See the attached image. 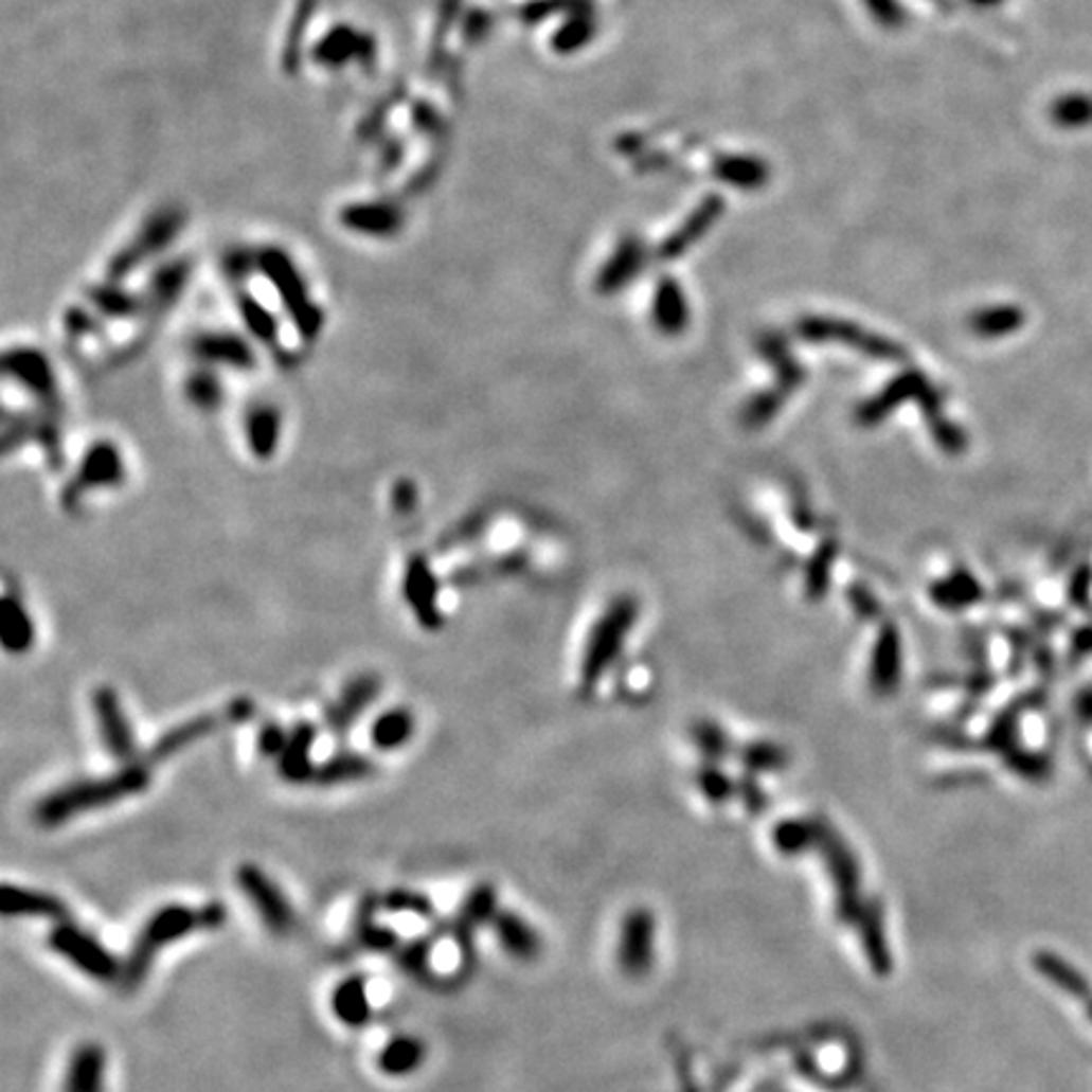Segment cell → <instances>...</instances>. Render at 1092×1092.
<instances>
[{
  "label": "cell",
  "instance_id": "6da1fadb",
  "mask_svg": "<svg viewBox=\"0 0 1092 1092\" xmlns=\"http://www.w3.org/2000/svg\"><path fill=\"white\" fill-rule=\"evenodd\" d=\"M226 920L228 908L223 903H218V900H211V903L200 908L165 906L160 908V911H155L147 918V924L142 926L132 951H129L127 961L122 964L120 989L124 993H132L145 984L160 948L190 936V933L198 931V928H202V931H215V928L223 926Z\"/></svg>",
  "mask_w": 1092,
  "mask_h": 1092
},
{
  "label": "cell",
  "instance_id": "7a4b0ae2",
  "mask_svg": "<svg viewBox=\"0 0 1092 1092\" xmlns=\"http://www.w3.org/2000/svg\"><path fill=\"white\" fill-rule=\"evenodd\" d=\"M149 787V769L142 764L127 767L100 780H82L51 791L36 807V822L43 827H58L78 814L94 812L129 796L142 794Z\"/></svg>",
  "mask_w": 1092,
  "mask_h": 1092
},
{
  "label": "cell",
  "instance_id": "3957f363",
  "mask_svg": "<svg viewBox=\"0 0 1092 1092\" xmlns=\"http://www.w3.org/2000/svg\"><path fill=\"white\" fill-rule=\"evenodd\" d=\"M258 268L271 281L273 289L279 291L281 302H284L286 311L291 314L299 335L304 339L317 337L319 329H322L324 314L309 299L302 273L293 266V261L284 251H279V248H264L258 253Z\"/></svg>",
  "mask_w": 1092,
  "mask_h": 1092
},
{
  "label": "cell",
  "instance_id": "277c9868",
  "mask_svg": "<svg viewBox=\"0 0 1092 1092\" xmlns=\"http://www.w3.org/2000/svg\"><path fill=\"white\" fill-rule=\"evenodd\" d=\"M182 228H185V213H182L180 208L167 205L155 211L145 223H142L140 231L135 233V238L124 248H120L112 256V261H109L107 279L120 284V281H124L129 273L145 264L147 258L165 251V248L178 238Z\"/></svg>",
  "mask_w": 1092,
  "mask_h": 1092
},
{
  "label": "cell",
  "instance_id": "5b68a950",
  "mask_svg": "<svg viewBox=\"0 0 1092 1092\" xmlns=\"http://www.w3.org/2000/svg\"><path fill=\"white\" fill-rule=\"evenodd\" d=\"M49 944L58 956H64L69 964H74L78 971L87 973L94 981H120L122 964L117 961L109 948L100 944L91 933L82 931L74 924L58 920L54 931L49 933Z\"/></svg>",
  "mask_w": 1092,
  "mask_h": 1092
},
{
  "label": "cell",
  "instance_id": "8992f818",
  "mask_svg": "<svg viewBox=\"0 0 1092 1092\" xmlns=\"http://www.w3.org/2000/svg\"><path fill=\"white\" fill-rule=\"evenodd\" d=\"M235 882H238L240 893L246 895L248 903L253 906V911L258 913V918L264 920L273 936H291L293 928H297V911H293L291 900L286 898L284 891L268 878L264 870L251 865V862H244L235 870Z\"/></svg>",
  "mask_w": 1092,
  "mask_h": 1092
},
{
  "label": "cell",
  "instance_id": "52a82bcc",
  "mask_svg": "<svg viewBox=\"0 0 1092 1092\" xmlns=\"http://www.w3.org/2000/svg\"><path fill=\"white\" fill-rule=\"evenodd\" d=\"M377 58V43L370 34H362L355 25L337 23L314 43L311 61L322 69H342L346 64L357 61L359 67L372 69Z\"/></svg>",
  "mask_w": 1092,
  "mask_h": 1092
},
{
  "label": "cell",
  "instance_id": "ba28073f",
  "mask_svg": "<svg viewBox=\"0 0 1092 1092\" xmlns=\"http://www.w3.org/2000/svg\"><path fill=\"white\" fill-rule=\"evenodd\" d=\"M339 226L370 238H392L402 231L405 211L397 200H357L339 211Z\"/></svg>",
  "mask_w": 1092,
  "mask_h": 1092
},
{
  "label": "cell",
  "instance_id": "9c48e42d",
  "mask_svg": "<svg viewBox=\"0 0 1092 1092\" xmlns=\"http://www.w3.org/2000/svg\"><path fill=\"white\" fill-rule=\"evenodd\" d=\"M94 716L100 723V736L109 754L120 762H129L137 754V741L132 734V723L124 714L120 698L112 688H96L94 693Z\"/></svg>",
  "mask_w": 1092,
  "mask_h": 1092
},
{
  "label": "cell",
  "instance_id": "30bf717a",
  "mask_svg": "<svg viewBox=\"0 0 1092 1092\" xmlns=\"http://www.w3.org/2000/svg\"><path fill=\"white\" fill-rule=\"evenodd\" d=\"M496 918V891L494 885H479L473 888V891L468 893L466 903H463L461 911H458V915L453 920H450L448 931L450 936H453L458 941V948H461V956H463V966L470 971V966H473V951H476V944H473V936H476V928L488 924V920Z\"/></svg>",
  "mask_w": 1092,
  "mask_h": 1092
},
{
  "label": "cell",
  "instance_id": "8fae6325",
  "mask_svg": "<svg viewBox=\"0 0 1092 1092\" xmlns=\"http://www.w3.org/2000/svg\"><path fill=\"white\" fill-rule=\"evenodd\" d=\"M5 375L16 379L18 384H23L31 395H36L38 400L56 405V377L54 370H51L49 359H46L41 352L29 350V346H16V350H8L5 355Z\"/></svg>",
  "mask_w": 1092,
  "mask_h": 1092
},
{
  "label": "cell",
  "instance_id": "7c38bea8",
  "mask_svg": "<svg viewBox=\"0 0 1092 1092\" xmlns=\"http://www.w3.org/2000/svg\"><path fill=\"white\" fill-rule=\"evenodd\" d=\"M124 481V461L122 453L117 450L114 443H94L84 455L82 466H78L76 481L71 483V490L78 496H84L87 490L96 488H112L117 483Z\"/></svg>",
  "mask_w": 1092,
  "mask_h": 1092
},
{
  "label": "cell",
  "instance_id": "4fadbf2b",
  "mask_svg": "<svg viewBox=\"0 0 1092 1092\" xmlns=\"http://www.w3.org/2000/svg\"><path fill=\"white\" fill-rule=\"evenodd\" d=\"M193 350L202 364H215V368L253 370V364H256V355H253L251 344L244 337L231 335V332L200 335L195 339Z\"/></svg>",
  "mask_w": 1092,
  "mask_h": 1092
},
{
  "label": "cell",
  "instance_id": "5bb4252c",
  "mask_svg": "<svg viewBox=\"0 0 1092 1092\" xmlns=\"http://www.w3.org/2000/svg\"><path fill=\"white\" fill-rule=\"evenodd\" d=\"M405 599L413 607L417 620L430 630H435L441 625V614H437V579L430 572L428 561L415 557L410 559L408 572H405Z\"/></svg>",
  "mask_w": 1092,
  "mask_h": 1092
},
{
  "label": "cell",
  "instance_id": "9a60e30c",
  "mask_svg": "<svg viewBox=\"0 0 1092 1092\" xmlns=\"http://www.w3.org/2000/svg\"><path fill=\"white\" fill-rule=\"evenodd\" d=\"M107 1052L96 1042H84L71 1052L64 1092H104Z\"/></svg>",
  "mask_w": 1092,
  "mask_h": 1092
},
{
  "label": "cell",
  "instance_id": "2e32d148",
  "mask_svg": "<svg viewBox=\"0 0 1092 1092\" xmlns=\"http://www.w3.org/2000/svg\"><path fill=\"white\" fill-rule=\"evenodd\" d=\"M0 911L5 915H21V918H43V920H67L69 908L61 898L51 893H38L31 888L3 885L0 895Z\"/></svg>",
  "mask_w": 1092,
  "mask_h": 1092
},
{
  "label": "cell",
  "instance_id": "e0dca14e",
  "mask_svg": "<svg viewBox=\"0 0 1092 1092\" xmlns=\"http://www.w3.org/2000/svg\"><path fill=\"white\" fill-rule=\"evenodd\" d=\"M314 736H317V731L311 723H297L289 731V738L279 754V774L286 782L302 784L314 780V769H317L311 764Z\"/></svg>",
  "mask_w": 1092,
  "mask_h": 1092
},
{
  "label": "cell",
  "instance_id": "ac0fdd59",
  "mask_svg": "<svg viewBox=\"0 0 1092 1092\" xmlns=\"http://www.w3.org/2000/svg\"><path fill=\"white\" fill-rule=\"evenodd\" d=\"M377 693H379L377 678L359 676L357 680H352V683L344 688L342 696H339V701L332 705L329 714H326V723H329V729L337 731V734H342V731L350 729V726L357 721V716L362 714V711L368 709L372 701H375Z\"/></svg>",
  "mask_w": 1092,
  "mask_h": 1092
},
{
  "label": "cell",
  "instance_id": "d6986e66",
  "mask_svg": "<svg viewBox=\"0 0 1092 1092\" xmlns=\"http://www.w3.org/2000/svg\"><path fill=\"white\" fill-rule=\"evenodd\" d=\"M226 721L223 714H208V716H195L190 721L175 726L173 731H167L165 736L157 738V744L149 749V762H165V758L175 756L190 744L200 741V738L211 736L220 723Z\"/></svg>",
  "mask_w": 1092,
  "mask_h": 1092
},
{
  "label": "cell",
  "instance_id": "ffe728a7",
  "mask_svg": "<svg viewBox=\"0 0 1092 1092\" xmlns=\"http://www.w3.org/2000/svg\"><path fill=\"white\" fill-rule=\"evenodd\" d=\"M494 931L499 944L506 948V953H512L514 959L519 961H532L539 956L541 941L536 936V931L526 924L524 918H519L516 913L501 911L496 913L494 918Z\"/></svg>",
  "mask_w": 1092,
  "mask_h": 1092
},
{
  "label": "cell",
  "instance_id": "44dd1931",
  "mask_svg": "<svg viewBox=\"0 0 1092 1092\" xmlns=\"http://www.w3.org/2000/svg\"><path fill=\"white\" fill-rule=\"evenodd\" d=\"M332 1009L335 1017L346 1026H364L372 1019V1004L368 997V984L362 977H346L339 981L332 993Z\"/></svg>",
  "mask_w": 1092,
  "mask_h": 1092
},
{
  "label": "cell",
  "instance_id": "7402d4cb",
  "mask_svg": "<svg viewBox=\"0 0 1092 1092\" xmlns=\"http://www.w3.org/2000/svg\"><path fill=\"white\" fill-rule=\"evenodd\" d=\"M377 898H368L362 906H359L357 924H355V938L357 946L364 948V951L372 953H397L400 948V938L392 928L377 924L375 918Z\"/></svg>",
  "mask_w": 1092,
  "mask_h": 1092
},
{
  "label": "cell",
  "instance_id": "603a6c76",
  "mask_svg": "<svg viewBox=\"0 0 1092 1092\" xmlns=\"http://www.w3.org/2000/svg\"><path fill=\"white\" fill-rule=\"evenodd\" d=\"M317 3L319 0H297V5H293L289 31H286L284 49H281V69H284L286 74H297L299 67H302L304 36L311 25Z\"/></svg>",
  "mask_w": 1092,
  "mask_h": 1092
},
{
  "label": "cell",
  "instance_id": "cb8c5ba5",
  "mask_svg": "<svg viewBox=\"0 0 1092 1092\" xmlns=\"http://www.w3.org/2000/svg\"><path fill=\"white\" fill-rule=\"evenodd\" d=\"M246 435L256 458H271L279 446L281 415L271 405H258L246 417Z\"/></svg>",
  "mask_w": 1092,
  "mask_h": 1092
},
{
  "label": "cell",
  "instance_id": "d4e9b609",
  "mask_svg": "<svg viewBox=\"0 0 1092 1092\" xmlns=\"http://www.w3.org/2000/svg\"><path fill=\"white\" fill-rule=\"evenodd\" d=\"M425 1059V1048L415 1037H395L379 1050L377 1068L390 1077H405L415 1072Z\"/></svg>",
  "mask_w": 1092,
  "mask_h": 1092
},
{
  "label": "cell",
  "instance_id": "484cf974",
  "mask_svg": "<svg viewBox=\"0 0 1092 1092\" xmlns=\"http://www.w3.org/2000/svg\"><path fill=\"white\" fill-rule=\"evenodd\" d=\"M372 774H375V764H372L368 756L342 751V754H335L329 762H324L322 767L314 769L311 782L324 784V787H335V784L368 780Z\"/></svg>",
  "mask_w": 1092,
  "mask_h": 1092
},
{
  "label": "cell",
  "instance_id": "4316f807",
  "mask_svg": "<svg viewBox=\"0 0 1092 1092\" xmlns=\"http://www.w3.org/2000/svg\"><path fill=\"white\" fill-rule=\"evenodd\" d=\"M190 276V264L185 258L182 261H169V264L160 266L147 281V304H153L155 309H165L180 297V291L185 289Z\"/></svg>",
  "mask_w": 1092,
  "mask_h": 1092
},
{
  "label": "cell",
  "instance_id": "83f0119b",
  "mask_svg": "<svg viewBox=\"0 0 1092 1092\" xmlns=\"http://www.w3.org/2000/svg\"><path fill=\"white\" fill-rule=\"evenodd\" d=\"M0 625H3L0 635H3V645L8 652H25L34 645V623H31L25 607L11 594L3 599Z\"/></svg>",
  "mask_w": 1092,
  "mask_h": 1092
},
{
  "label": "cell",
  "instance_id": "f1b7e54d",
  "mask_svg": "<svg viewBox=\"0 0 1092 1092\" xmlns=\"http://www.w3.org/2000/svg\"><path fill=\"white\" fill-rule=\"evenodd\" d=\"M413 731H415L413 716H410L408 711L395 709V711H388V714H382L375 723H372L370 736H372V744H375L377 749L395 751V749H400L402 744L410 741Z\"/></svg>",
  "mask_w": 1092,
  "mask_h": 1092
},
{
  "label": "cell",
  "instance_id": "f546056e",
  "mask_svg": "<svg viewBox=\"0 0 1092 1092\" xmlns=\"http://www.w3.org/2000/svg\"><path fill=\"white\" fill-rule=\"evenodd\" d=\"M89 302L94 304L102 314H107V317H112V319H129L142 309V302L135 297V293L122 289V286H117V281H109V279H107V284L91 286Z\"/></svg>",
  "mask_w": 1092,
  "mask_h": 1092
},
{
  "label": "cell",
  "instance_id": "4dcf8cb0",
  "mask_svg": "<svg viewBox=\"0 0 1092 1092\" xmlns=\"http://www.w3.org/2000/svg\"><path fill=\"white\" fill-rule=\"evenodd\" d=\"M238 311L240 319L246 322V329L251 332L253 337L258 339L261 344L276 346L279 344V322L271 311L266 309L264 304L258 302L251 293H240L238 297Z\"/></svg>",
  "mask_w": 1092,
  "mask_h": 1092
},
{
  "label": "cell",
  "instance_id": "1f68e13d",
  "mask_svg": "<svg viewBox=\"0 0 1092 1092\" xmlns=\"http://www.w3.org/2000/svg\"><path fill=\"white\" fill-rule=\"evenodd\" d=\"M1050 117L1052 122L1062 129L1092 127V94L1072 91V94L1059 96V100L1052 104Z\"/></svg>",
  "mask_w": 1092,
  "mask_h": 1092
},
{
  "label": "cell",
  "instance_id": "d6a6232c",
  "mask_svg": "<svg viewBox=\"0 0 1092 1092\" xmlns=\"http://www.w3.org/2000/svg\"><path fill=\"white\" fill-rule=\"evenodd\" d=\"M435 936L430 938H415L410 941V944H405L397 948L395 959H397V966H400L402 973H408V977H413L417 981H433V969H430V956H433V946H435Z\"/></svg>",
  "mask_w": 1092,
  "mask_h": 1092
},
{
  "label": "cell",
  "instance_id": "836d02e7",
  "mask_svg": "<svg viewBox=\"0 0 1092 1092\" xmlns=\"http://www.w3.org/2000/svg\"><path fill=\"white\" fill-rule=\"evenodd\" d=\"M461 16V0H441L435 16V29H433V41H430V56L428 67L430 71H437L443 67V58H446V41L453 31L455 18Z\"/></svg>",
  "mask_w": 1092,
  "mask_h": 1092
},
{
  "label": "cell",
  "instance_id": "e575fe53",
  "mask_svg": "<svg viewBox=\"0 0 1092 1092\" xmlns=\"http://www.w3.org/2000/svg\"><path fill=\"white\" fill-rule=\"evenodd\" d=\"M379 906L388 913H410L417 915V918H433L435 915V908L430 903L428 895L408 891V888H395V891L384 893L382 898H379Z\"/></svg>",
  "mask_w": 1092,
  "mask_h": 1092
},
{
  "label": "cell",
  "instance_id": "d590c367",
  "mask_svg": "<svg viewBox=\"0 0 1092 1092\" xmlns=\"http://www.w3.org/2000/svg\"><path fill=\"white\" fill-rule=\"evenodd\" d=\"M650 938H652L650 918H645V915H632V918L625 924L623 964L632 969V964H635V953H638L635 948H640V953H643V961L650 956Z\"/></svg>",
  "mask_w": 1092,
  "mask_h": 1092
},
{
  "label": "cell",
  "instance_id": "8d00e7d4",
  "mask_svg": "<svg viewBox=\"0 0 1092 1092\" xmlns=\"http://www.w3.org/2000/svg\"><path fill=\"white\" fill-rule=\"evenodd\" d=\"M187 397L195 408L215 410L223 400V388H220L218 377L213 372L200 370L187 379Z\"/></svg>",
  "mask_w": 1092,
  "mask_h": 1092
},
{
  "label": "cell",
  "instance_id": "74e56055",
  "mask_svg": "<svg viewBox=\"0 0 1092 1092\" xmlns=\"http://www.w3.org/2000/svg\"><path fill=\"white\" fill-rule=\"evenodd\" d=\"M592 31H594V21L590 16L569 18V21L561 25L557 34H554V49H557L559 54H572V51L581 49V46L590 41Z\"/></svg>",
  "mask_w": 1092,
  "mask_h": 1092
},
{
  "label": "cell",
  "instance_id": "f35d334b",
  "mask_svg": "<svg viewBox=\"0 0 1092 1092\" xmlns=\"http://www.w3.org/2000/svg\"><path fill=\"white\" fill-rule=\"evenodd\" d=\"M721 175L726 180H734V185L754 187L762 185V180L767 178V167L758 165L756 160H729L723 162Z\"/></svg>",
  "mask_w": 1092,
  "mask_h": 1092
},
{
  "label": "cell",
  "instance_id": "ab89813d",
  "mask_svg": "<svg viewBox=\"0 0 1092 1092\" xmlns=\"http://www.w3.org/2000/svg\"><path fill=\"white\" fill-rule=\"evenodd\" d=\"M410 120H413V127L423 137H441L443 132H446V122H443L441 112H437L433 104L425 102V100H417L413 104V109H410Z\"/></svg>",
  "mask_w": 1092,
  "mask_h": 1092
},
{
  "label": "cell",
  "instance_id": "60d3db41",
  "mask_svg": "<svg viewBox=\"0 0 1092 1092\" xmlns=\"http://www.w3.org/2000/svg\"><path fill=\"white\" fill-rule=\"evenodd\" d=\"M490 25H494V16L486 11H468L463 13V21H461V36H463V46H476L481 43L483 38L488 36Z\"/></svg>",
  "mask_w": 1092,
  "mask_h": 1092
},
{
  "label": "cell",
  "instance_id": "b9f144b4",
  "mask_svg": "<svg viewBox=\"0 0 1092 1092\" xmlns=\"http://www.w3.org/2000/svg\"><path fill=\"white\" fill-rule=\"evenodd\" d=\"M1022 324V311L1019 309H997L984 314V329L993 332V335H1002V332H1012Z\"/></svg>",
  "mask_w": 1092,
  "mask_h": 1092
},
{
  "label": "cell",
  "instance_id": "7bdbcfd3",
  "mask_svg": "<svg viewBox=\"0 0 1092 1092\" xmlns=\"http://www.w3.org/2000/svg\"><path fill=\"white\" fill-rule=\"evenodd\" d=\"M258 266V256H253V253L248 251H231L226 256V273L235 281H244L248 273H251V268Z\"/></svg>",
  "mask_w": 1092,
  "mask_h": 1092
},
{
  "label": "cell",
  "instance_id": "ee69618b",
  "mask_svg": "<svg viewBox=\"0 0 1092 1092\" xmlns=\"http://www.w3.org/2000/svg\"><path fill=\"white\" fill-rule=\"evenodd\" d=\"M286 738H289V731H284V729H281V726H276V723H268L266 729L261 731V736H258V749H261V754H266V756H276V758H279L281 749H284V744H286Z\"/></svg>",
  "mask_w": 1092,
  "mask_h": 1092
},
{
  "label": "cell",
  "instance_id": "f6af8a7d",
  "mask_svg": "<svg viewBox=\"0 0 1092 1092\" xmlns=\"http://www.w3.org/2000/svg\"><path fill=\"white\" fill-rule=\"evenodd\" d=\"M865 3L882 25H900V21H903V11H900L895 0H865Z\"/></svg>",
  "mask_w": 1092,
  "mask_h": 1092
},
{
  "label": "cell",
  "instance_id": "bcb514c9",
  "mask_svg": "<svg viewBox=\"0 0 1092 1092\" xmlns=\"http://www.w3.org/2000/svg\"><path fill=\"white\" fill-rule=\"evenodd\" d=\"M405 155V145L400 140H388L382 145V157H379V175L395 173Z\"/></svg>",
  "mask_w": 1092,
  "mask_h": 1092
},
{
  "label": "cell",
  "instance_id": "7dc6e473",
  "mask_svg": "<svg viewBox=\"0 0 1092 1092\" xmlns=\"http://www.w3.org/2000/svg\"><path fill=\"white\" fill-rule=\"evenodd\" d=\"M67 329L74 332L76 337H87V335H91V332L100 329V326H96L94 319L89 317L87 309H78L76 306V309L67 311Z\"/></svg>",
  "mask_w": 1092,
  "mask_h": 1092
},
{
  "label": "cell",
  "instance_id": "c3c4849f",
  "mask_svg": "<svg viewBox=\"0 0 1092 1092\" xmlns=\"http://www.w3.org/2000/svg\"><path fill=\"white\" fill-rule=\"evenodd\" d=\"M390 109H392V100H388L384 104H379V107L375 109V114H372V120L362 122V127H359V137H364V140H372V137L379 135V129L384 127V120L390 117Z\"/></svg>",
  "mask_w": 1092,
  "mask_h": 1092
},
{
  "label": "cell",
  "instance_id": "681fc988",
  "mask_svg": "<svg viewBox=\"0 0 1092 1092\" xmlns=\"http://www.w3.org/2000/svg\"><path fill=\"white\" fill-rule=\"evenodd\" d=\"M973 3H977V5H999V3H1002V0H973Z\"/></svg>",
  "mask_w": 1092,
  "mask_h": 1092
}]
</instances>
